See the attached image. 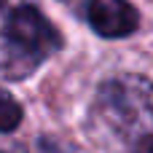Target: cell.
Here are the masks:
<instances>
[{"label":"cell","mask_w":153,"mask_h":153,"mask_svg":"<svg viewBox=\"0 0 153 153\" xmlns=\"http://www.w3.org/2000/svg\"><path fill=\"white\" fill-rule=\"evenodd\" d=\"M94 116L126 153H153V78L137 73L108 78L97 89Z\"/></svg>","instance_id":"6da1fadb"},{"label":"cell","mask_w":153,"mask_h":153,"mask_svg":"<svg viewBox=\"0 0 153 153\" xmlns=\"http://www.w3.org/2000/svg\"><path fill=\"white\" fill-rule=\"evenodd\" d=\"M62 48L59 30L43 11L22 0L0 19V75L19 81L32 75L51 54Z\"/></svg>","instance_id":"7a4b0ae2"},{"label":"cell","mask_w":153,"mask_h":153,"mask_svg":"<svg viewBox=\"0 0 153 153\" xmlns=\"http://www.w3.org/2000/svg\"><path fill=\"white\" fill-rule=\"evenodd\" d=\"M86 22L100 38H126L140 27V13L129 0H89Z\"/></svg>","instance_id":"3957f363"},{"label":"cell","mask_w":153,"mask_h":153,"mask_svg":"<svg viewBox=\"0 0 153 153\" xmlns=\"http://www.w3.org/2000/svg\"><path fill=\"white\" fill-rule=\"evenodd\" d=\"M22 105L8 94V91H3L0 89V132H13L16 126H19V121H22Z\"/></svg>","instance_id":"277c9868"},{"label":"cell","mask_w":153,"mask_h":153,"mask_svg":"<svg viewBox=\"0 0 153 153\" xmlns=\"http://www.w3.org/2000/svg\"><path fill=\"white\" fill-rule=\"evenodd\" d=\"M11 8H13V5H11V0H0V19H3Z\"/></svg>","instance_id":"5b68a950"},{"label":"cell","mask_w":153,"mask_h":153,"mask_svg":"<svg viewBox=\"0 0 153 153\" xmlns=\"http://www.w3.org/2000/svg\"><path fill=\"white\" fill-rule=\"evenodd\" d=\"M0 153H24V151H19V148H0Z\"/></svg>","instance_id":"8992f818"}]
</instances>
